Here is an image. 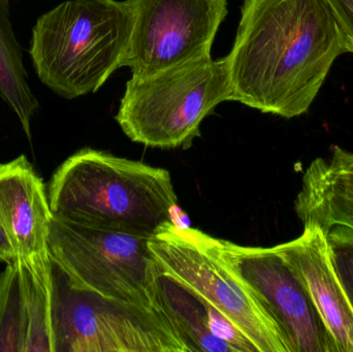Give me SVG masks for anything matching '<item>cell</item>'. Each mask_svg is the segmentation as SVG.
Returning a JSON list of instances; mask_svg holds the SVG:
<instances>
[{
  "label": "cell",
  "instance_id": "9c48e42d",
  "mask_svg": "<svg viewBox=\"0 0 353 352\" xmlns=\"http://www.w3.org/2000/svg\"><path fill=\"white\" fill-rule=\"evenodd\" d=\"M217 245L226 264L277 324L292 352H338L308 291L273 248L245 247L219 239Z\"/></svg>",
  "mask_w": 353,
  "mask_h": 352
},
{
  "label": "cell",
  "instance_id": "52a82bcc",
  "mask_svg": "<svg viewBox=\"0 0 353 352\" xmlns=\"http://www.w3.org/2000/svg\"><path fill=\"white\" fill-rule=\"evenodd\" d=\"M149 240L52 214L48 252L72 287L153 305L151 289L163 270L149 248Z\"/></svg>",
  "mask_w": 353,
  "mask_h": 352
},
{
  "label": "cell",
  "instance_id": "3957f363",
  "mask_svg": "<svg viewBox=\"0 0 353 352\" xmlns=\"http://www.w3.org/2000/svg\"><path fill=\"white\" fill-rule=\"evenodd\" d=\"M132 29L128 1L68 0L37 19L30 54L39 80L72 99L97 92L122 68Z\"/></svg>",
  "mask_w": 353,
  "mask_h": 352
},
{
  "label": "cell",
  "instance_id": "8992f818",
  "mask_svg": "<svg viewBox=\"0 0 353 352\" xmlns=\"http://www.w3.org/2000/svg\"><path fill=\"white\" fill-rule=\"evenodd\" d=\"M161 270L230 320L259 352H292L277 324L218 249L217 239L167 225L149 240Z\"/></svg>",
  "mask_w": 353,
  "mask_h": 352
},
{
  "label": "cell",
  "instance_id": "5b68a950",
  "mask_svg": "<svg viewBox=\"0 0 353 352\" xmlns=\"http://www.w3.org/2000/svg\"><path fill=\"white\" fill-rule=\"evenodd\" d=\"M53 284L54 352H188L154 306L72 287L54 264Z\"/></svg>",
  "mask_w": 353,
  "mask_h": 352
},
{
  "label": "cell",
  "instance_id": "30bf717a",
  "mask_svg": "<svg viewBox=\"0 0 353 352\" xmlns=\"http://www.w3.org/2000/svg\"><path fill=\"white\" fill-rule=\"evenodd\" d=\"M273 249L308 291L338 352H353V310L332 264L327 235L308 225L300 237Z\"/></svg>",
  "mask_w": 353,
  "mask_h": 352
},
{
  "label": "cell",
  "instance_id": "277c9868",
  "mask_svg": "<svg viewBox=\"0 0 353 352\" xmlns=\"http://www.w3.org/2000/svg\"><path fill=\"white\" fill-rule=\"evenodd\" d=\"M225 58L211 55L176 64L125 85L116 121L132 141L153 148H178L199 134L201 122L230 101Z\"/></svg>",
  "mask_w": 353,
  "mask_h": 352
},
{
  "label": "cell",
  "instance_id": "4fadbf2b",
  "mask_svg": "<svg viewBox=\"0 0 353 352\" xmlns=\"http://www.w3.org/2000/svg\"><path fill=\"white\" fill-rule=\"evenodd\" d=\"M151 299L188 352H234L230 345L212 334L205 307L199 300L163 272L153 283Z\"/></svg>",
  "mask_w": 353,
  "mask_h": 352
},
{
  "label": "cell",
  "instance_id": "2e32d148",
  "mask_svg": "<svg viewBox=\"0 0 353 352\" xmlns=\"http://www.w3.org/2000/svg\"><path fill=\"white\" fill-rule=\"evenodd\" d=\"M25 340L24 297L20 260L16 258L0 273V352H24Z\"/></svg>",
  "mask_w": 353,
  "mask_h": 352
},
{
  "label": "cell",
  "instance_id": "7a4b0ae2",
  "mask_svg": "<svg viewBox=\"0 0 353 352\" xmlns=\"http://www.w3.org/2000/svg\"><path fill=\"white\" fill-rule=\"evenodd\" d=\"M47 194L55 216L146 239L174 225L178 206L168 169L90 148L57 167Z\"/></svg>",
  "mask_w": 353,
  "mask_h": 352
},
{
  "label": "cell",
  "instance_id": "5bb4252c",
  "mask_svg": "<svg viewBox=\"0 0 353 352\" xmlns=\"http://www.w3.org/2000/svg\"><path fill=\"white\" fill-rule=\"evenodd\" d=\"M24 297V352H54L53 262L49 252L19 258Z\"/></svg>",
  "mask_w": 353,
  "mask_h": 352
},
{
  "label": "cell",
  "instance_id": "7c38bea8",
  "mask_svg": "<svg viewBox=\"0 0 353 352\" xmlns=\"http://www.w3.org/2000/svg\"><path fill=\"white\" fill-rule=\"evenodd\" d=\"M296 212L304 227L327 235L334 225L353 229V153L333 148L331 158H316L303 178Z\"/></svg>",
  "mask_w": 353,
  "mask_h": 352
},
{
  "label": "cell",
  "instance_id": "9a60e30c",
  "mask_svg": "<svg viewBox=\"0 0 353 352\" xmlns=\"http://www.w3.org/2000/svg\"><path fill=\"white\" fill-rule=\"evenodd\" d=\"M0 96L30 138L31 120L39 109V101L29 87L20 45L12 31L10 0H0Z\"/></svg>",
  "mask_w": 353,
  "mask_h": 352
},
{
  "label": "cell",
  "instance_id": "6da1fadb",
  "mask_svg": "<svg viewBox=\"0 0 353 352\" xmlns=\"http://www.w3.org/2000/svg\"><path fill=\"white\" fill-rule=\"evenodd\" d=\"M350 53L325 0H244L226 56L230 101L263 113H307L334 62Z\"/></svg>",
  "mask_w": 353,
  "mask_h": 352
},
{
  "label": "cell",
  "instance_id": "e0dca14e",
  "mask_svg": "<svg viewBox=\"0 0 353 352\" xmlns=\"http://www.w3.org/2000/svg\"><path fill=\"white\" fill-rule=\"evenodd\" d=\"M327 239L332 264L353 310V229L334 225Z\"/></svg>",
  "mask_w": 353,
  "mask_h": 352
},
{
  "label": "cell",
  "instance_id": "ba28073f",
  "mask_svg": "<svg viewBox=\"0 0 353 352\" xmlns=\"http://www.w3.org/2000/svg\"><path fill=\"white\" fill-rule=\"evenodd\" d=\"M132 17L123 66L147 76L211 55L228 0H126Z\"/></svg>",
  "mask_w": 353,
  "mask_h": 352
},
{
  "label": "cell",
  "instance_id": "8fae6325",
  "mask_svg": "<svg viewBox=\"0 0 353 352\" xmlns=\"http://www.w3.org/2000/svg\"><path fill=\"white\" fill-rule=\"evenodd\" d=\"M51 217L45 183L27 157L0 163V221L17 256L48 251Z\"/></svg>",
  "mask_w": 353,
  "mask_h": 352
},
{
  "label": "cell",
  "instance_id": "d6986e66",
  "mask_svg": "<svg viewBox=\"0 0 353 352\" xmlns=\"http://www.w3.org/2000/svg\"><path fill=\"white\" fill-rule=\"evenodd\" d=\"M16 258L17 253L14 251V246L0 221V262L8 264Z\"/></svg>",
  "mask_w": 353,
  "mask_h": 352
},
{
  "label": "cell",
  "instance_id": "ac0fdd59",
  "mask_svg": "<svg viewBox=\"0 0 353 352\" xmlns=\"http://www.w3.org/2000/svg\"><path fill=\"white\" fill-rule=\"evenodd\" d=\"M341 27L353 53V0H325Z\"/></svg>",
  "mask_w": 353,
  "mask_h": 352
}]
</instances>
